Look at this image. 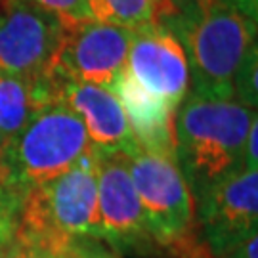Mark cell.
<instances>
[{"label": "cell", "instance_id": "14", "mask_svg": "<svg viewBox=\"0 0 258 258\" xmlns=\"http://www.w3.org/2000/svg\"><path fill=\"white\" fill-rule=\"evenodd\" d=\"M172 8L174 0H86V14L92 21L128 31L165 23Z\"/></svg>", "mask_w": 258, "mask_h": 258}, {"label": "cell", "instance_id": "11", "mask_svg": "<svg viewBox=\"0 0 258 258\" xmlns=\"http://www.w3.org/2000/svg\"><path fill=\"white\" fill-rule=\"evenodd\" d=\"M48 98L50 102L65 105L81 119L98 153H128L138 146L126 113L111 88L73 83L50 75Z\"/></svg>", "mask_w": 258, "mask_h": 258}, {"label": "cell", "instance_id": "23", "mask_svg": "<svg viewBox=\"0 0 258 258\" xmlns=\"http://www.w3.org/2000/svg\"><path fill=\"white\" fill-rule=\"evenodd\" d=\"M2 142H4V138H2V134H0V146H2Z\"/></svg>", "mask_w": 258, "mask_h": 258}, {"label": "cell", "instance_id": "8", "mask_svg": "<svg viewBox=\"0 0 258 258\" xmlns=\"http://www.w3.org/2000/svg\"><path fill=\"white\" fill-rule=\"evenodd\" d=\"M132 31L100 21L65 29L54 73L73 83L111 88L124 71Z\"/></svg>", "mask_w": 258, "mask_h": 258}, {"label": "cell", "instance_id": "17", "mask_svg": "<svg viewBox=\"0 0 258 258\" xmlns=\"http://www.w3.org/2000/svg\"><path fill=\"white\" fill-rule=\"evenodd\" d=\"M48 14H52L65 29H73L88 21L86 0H27Z\"/></svg>", "mask_w": 258, "mask_h": 258}, {"label": "cell", "instance_id": "3", "mask_svg": "<svg viewBox=\"0 0 258 258\" xmlns=\"http://www.w3.org/2000/svg\"><path fill=\"white\" fill-rule=\"evenodd\" d=\"M92 149L84 124L57 102L40 105L21 128L0 146V187L27 194L63 174Z\"/></svg>", "mask_w": 258, "mask_h": 258}, {"label": "cell", "instance_id": "10", "mask_svg": "<svg viewBox=\"0 0 258 258\" xmlns=\"http://www.w3.org/2000/svg\"><path fill=\"white\" fill-rule=\"evenodd\" d=\"M98 211H100V241L117 252L136 249L151 241L146 218L140 207L134 182L122 153H98Z\"/></svg>", "mask_w": 258, "mask_h": 258}, {"label": "cell", "instance_id": "9", "mask_svg": "<svg viewBox=\"0 0 258 258\" xmlns=\"http://www.w3.org/2000/svg\"><path fill=\"white\" fill-rule=\"evenodd\" d=\"M124 73L174 111L191 90L184 48L165 23L132 31Z\"/></svg>", "mask_w": 258, "mask_h": 258}, {"label": "cell", "instance_id": "2", "mask_svg": "<svg viewBox=\"0 0 258 258\" xmlns=\"http://www.w3.org/2000/svg\"><path fill=\"white\" fill-rule=\"evenodd\" d=\"M256 109L233 98L187 92L174 113V155L194 201L243 166Z\"/></svg>", "mask_w": 258, "mask_h": 258}, {"label": "cell", "instance_id": "6", "mask_svg": "<svg viewBox=\"0 0 258 258\" xmlns=\"http://www.w3.org/2000/svg\"><path fill=\"white\" fill-rule=\"evenodd\" d=\"M65 27L27 0H0V73L44 81L54 73Z\"/></svg>", "mask_w": 258, "mask_h": 258}, {"label": "cell", "instance_id": "1", "mask_svg": "<svg viewBox=\"0 0 258 258\" xmlns=\"http://www.w3.org/2000/svg\"><path fill=\"white\" fill-rule=\"evenodd\" d=\"M256 0H174L165 25L184 48L191 92L233 98V77L256 46Z\"/></svg>", "mask_w": 258, "mask_h": 258}, {"label": "cell", "instance_id": "12", "mask_svg": "<svg viewBox=\"0 0 258 258\" xmlns=\"http://www.w3.org/2000/svg\"><path fill=\"white\" fill-rule=\"evenodd\" d=\"M111 90L126 113L130 130L140 148L174 155V109L146 92L134 79L122 73ZM176 157V155H174Z\"/></svg>", "mask_w": 258, "mask_h": 258}, {"label": "cell", "instance_id": "20", "mask_svg": "<svg viewBox=\"0 0 258 258\" xmlns=\"http://www.w3.org/2000/svg\"><path fill=\"white\" fill-rule=\"evenodd\" d=\"M258 249V231L250 233L249 237L237 241L235 245H231L230 249H226L222 254L216 258H256Z\"/></svg>", "mask_w": 258, "mask_h": 258}, {"label": "cell", "instance_id": "7", "mask_svg": "<svg viewBox=\"0 0 258 258\" xmlns=\"http://www.w3.org/2000/svg\"><path fill=\"white\" fill-rule=\"evenodd\" d=\"M203 245L212 258L256 233L258 170L241 166L224 176L194 201Z\"/></svg>", "mask_w": 258, "mask_h": 258}, {"label": "cell", "instance_id": "15", "mask_svg": "<svg viewBox=\"0 0 258 258\" xmlns=\"http://www.w3.org/2000/svg\"><path fill=\"white\" fill-rule=\"evenodd\" d=\"M256 71H258V48L254 46L241 61L237 73L233 77L231 96L245 107L256 109Z\"/></svg>", "mask_w": 258, "mask_h": 258}, {"label": "cell", "instance_id": "19", "mask_svg": "<svg viewBox=\"0 0 258 258\" xmlns=\"http://www.w3.org/2000/svg\"><path fill=\"white\" fill-rule=\"evenodd\" d=\"M8 258H57V252L46 243L18 235L16 231V237L8 249Z\"/></svg>", "mask_w": 258, "mask_h": 258}, {"label": "cell", "instance_id": "18", "mask_svg": "<svg viewBox=\"0 0 258 258\" xmlns=\"http://www.w3.org/2000/svg\"><path fill=\"white\" fill-rule=\"evenodd\" d=\"M57 258H120L119 252L111 249L107 243L96 237H81L69 241L57 252Z\"/></svg>", "mask_w": 258, "mask_h": 258}, {"label": "cell", "instance_id": "4", "mask_svg": "<svg viewBox=\"0 0 258 258\" xmlns=\"http://www.w3.org/2000/svg\"><path fill=\"white\" fill-rule=\"evenodd\" d=\"M96 163L92 148L63 174L33 187L23 201L18 235L42 241L55 252L81 237L100 239Z\"/></svg>", "mask_w": 258, "mask_h": 258}, {"label": "cell", "instance_id": "13", "mask_svg": "<svg viewBox=\"0 0 258 258\" xmlns=\"http://www.w3.org/2000/svg\"><path fill=\"white\" fill-rule=\"evenodd\" d=\"M48 79L31 81L0 73V134L4 140L14 136L40 105L50 102Z\"/></svg>", "mask_w": 258, "mask_h": 258}, {"label": "cell", "instance_id": "16", "mask_svg": "<svg viewBox=\"0 0 258 258\" xmlns=\"http://www.w3.org/2000/svg\"><path fill=\"white\" fill-rule=\"evenodd\" d=\"M25 197L0 187V250L8 249L16 237Z\"/></svg>", "mask_w": 258, "mask_h": 258}, {"label": "cell", "instance_id": "5", "mask_svg": "<svg viewBox=\"0 0 258 258\" xmlns=\"http://www.w3.org/2000/svg\"><path fill=\"white\" fill-rule=\"evenodd\" d=\"M134 182L151 241L178 247L191 237L195 207L174 155L136 146L122 153Z\"/></svg>", "mask_w": 258, "mask_h": 258}, {"label": "cell", "instance_id": "21", "mask_svg": "<svg viewBox=\"0 0 258 258\" xmlns=\"http://www.w3.org/2000/svg\"><path fill=\"white\" fill-rule=\"evenodd\" d=\"M258 120L250 124V130L245 140V151H243V166L250 170H258V157H256V142H258Z\"/></svg>", "mask_w": 258, "mask_h": 258}, {"label": "cell", "instance_id": "22", "mask_svg": "<svg viewBox=\"0 0 258 258\" xmlns=\"http://www.w3.org/2000/svg\"><path fill=\"white\" fill-rule=\"evenodd\" d=\"M12 245V243H10ZM10 249V247H8ZM8 249H4V250H0V258H8Z\"/></svg>", "mask_w": 258, "mask_h": 258}]
</instances>
